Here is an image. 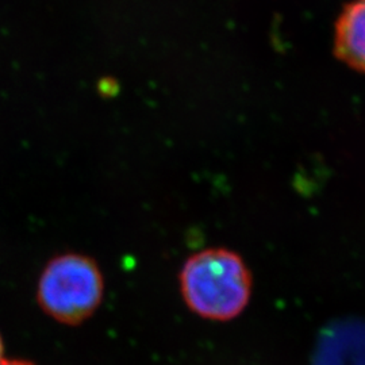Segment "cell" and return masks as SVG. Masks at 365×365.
I'll list each match as a JSON object with an SVG mask.
<instances>
[{"instance_id": "obj_1", "label": "cell", "mask_w": 365, "mask_h": 365, "mask_svg": "<svg viewBox=\"0 0 365 365\" xmlns=\"http://www.w3.org/2000/svg\"><path fill=\"white\" fill-rule=\"evenodd\" d=\"M182 299L191 312L211 321H230L245 310L252 274L242 257L225 248L205 249L180 272Z\"/></svg>"}, {"instance_id": "obj_2", "label": "cell", "mask_w": 365, "mask_h": 365, "mask_svg": "<svg viewBox=\"0 0 365 365\" xmlns=\"http://www.w3.org/2000/svg\"><path fill=\"white\" fill-rule=\"evenodd\" d=\"M102 298L103 277L96 262L87 256H58L41 274L39 306L61 324H81L96 312Z\"/></svg>"}, {"instance_id": "obj_3", "label": "cell", "mask_w": 365, "mask_h": 365, "mask_svg": "<svg viewBox=\"0 0 365 365\" xmlns=\"http://www.w3.org/2000/svg\"><path fill=\"white\" fill-rule=\"evenodd\" d=\"M333 52L341 63L365 75V0H351L339 14Z\"/></svg>"}, {"instance_id": "obj_4", "label": "cell", "mask_w": 365, "mask_h": 365, "mask_svg": "<svg viewBox=\"0 0 365 365\" xmlns=\"http://www.w3.org/2000/svg\"><path fill=\"white\" fill-rule=\"evenodd\" d=\"M0 365H34L29 361H22V360H3Z\"/></svg>"}, {"instance_id": "obj_5", "label": "cell", "mask_w": 365, "mask_h": 365, "mask_svg": "<svg viewBox=\"0 0 365 365\" xmlns=\"http://www.w3.org/2000/svg\"><path fill=\"white\" fill-rule=\"evenodd\" d=\"M3 361V341H1V337H0V363Z\"/></svg>"}]
</instances>
